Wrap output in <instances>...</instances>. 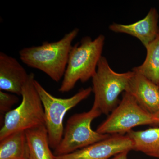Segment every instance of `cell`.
Wrapping results in <instances>:
<instances>
[{
    "instance_id": "4fadbf2b",
    "label": "cell",
    "mask_w": 159,
    "mask_h": 159,
    "mask_svg": "<svg viewBox=\"0 0 159 159\" xmlns=\"http://www.w3.org/2000/svg\"><path fill=\"white\" fill-rule=\"evenodd\" d=\"M126 135L132 141L134 150L159 159V126L145 130H131Z\"/></svg>"
},
{
    "instance_id": "d6986e66",
    "label": "cell",
    "mask_w": 159,
    "mask_h": 159,
    "mask_svg": "<svg viewBox=\"0 0 159 159\" xmlns=\"http://www.w3.org/2000/svg\"><path fill=\"white\" fill-rule=\"evenodd\" d=\"M158 85H159V84Z\"/></svg>"
},
{
    "instance_id": "ac0fdd59",
    "label": "cell",
    "mask_w": 159,
    "mask_h": 159,
    "mask_svg": "<svg viewBox=\"0 0 159 159\" xmlns=\"http://www.w3.org/2000/svg\"><path fill=\"white\" fill-rule=\"evenodd\" d=\"M153 117L155 121L156 124L159 125V111L153 115Z\"/></svg>"
},
{
    "instance_id": "e0dca14e",
    "label": "cell",
    "mask_w": 159,
    "mask_h": 159,
    "mask_svg": "<svg viewBox=\"0 0 159 159\" xmlns=\"http://www.w3.org/2000/svg\"><path fill=\"white\" fill-rule=\"evenodd\" d=\"M129 152L125 151L121 152L114 156L111 159H127V155Z\"/></svg>"
},
{
    "instance_id": "277c9868",
    "label": "cell",
    "mask_w": 159,
    "mask_h": 159,
    "mask_svg": "<svg viewBox=\"0 0 159 159\" xmlns=\"http://www.w3.org/2000/svg\"><path fill=\"white\" fill-rule=\"evenodd\" d=\"M134 74L132 70L123 73L115 72L106 57L102 56L92 78L94 94L93 106L102 114L108 115L111 112L119 105V95L126 91Z\"/></svg>"
},
{
    "instance_id": "2e32d148",
    "label": "cell",
    "mask_w": 159,
    "mask_h": 159,
    "mask_svg": "<svg viewBox=\"0 0 159 159\" xmlns=\"http://www.w3.org/2000/svg\"><path fill=\"white\" fill-rule=\"evenodd\" d=\"M17 95L0 91V112L5 114L11 111V107L19 101Z\"/></svg>"
},
{
    "instance_id": "9c48e42d",
    "label": "cell",
    "mask_w": 159,
    "mask_h": 159,
    "mask_svg": "<svg viewBox=\"0 0 159 159\" xmlns=\"http://www.w3.org/2000/svg\"><path fill=\"white\" fill-rule=\"evenodd\" d=\"M29 76L17 59L0 52V91L21 96Z\"/></svg>"
},
{
    "instance_id": "6da1fadb",
    "label": "cell",
    "mask_w": 159,
    "mask_h": 159,
    "mask_svg": "<svg viewBox=\"0 0 159 159\" xmlns=\"http://www.w3.org/2000/svg\"><path fill=\"white\" fill-rule=\"evenodd\" d=\"M79 31L75 28L57 41H46L40 46L23 48L19 52L20 59L29 67L42 71L58 82L64 77L72 43Z\"/></svg>"
},
{
    "instance_id": "8fae6325",
    "label": "cell",
    "mask_w": 159,
    "mask_h": 159,
    "mask_svg": "<svg viewBox=\"0 0 159 159\" xmlns=\"http://www.w3.org/2000/svg\"><path fill=\"white\" fill-rule=\"evenodd\" d=\"M159 15L157 9L151 8L143 19L130 25L113 23L109 26L111 31L125 33L137 38L145 48L157 37L159 34Z\"/></svg>"
},
{
    "instance_id": "5b68a950",
    "label": "cell",
    "mask_w": 159,
    "mask_h": 159,
    "mask_svg": "<svg viewBox=\"0 0 159 159\" xmlns=\"http://www.w3.org/2000/svg\"><path fill=\"white\" fill-rule=\"evenodd\" d=\"M34 85L41 100L44 111L45 125L50 147L55 149L63 136V120L66 113L87 98L93 92L92 87L80 90L68 98H57L51 95L36 80Z\"/></svg>"
},
{
    "instance_id": "5bb4252c",
    "label": "cell",
    "mask_w": 159,
    "mask_h": 159,
    "mask_svg": "<svg viewBox=\"0 0 159 159\" xmlns=\"http://www.w3.org/2000/svg\"><path fill=\"white\" fill-rule=\"evenodd\" d=\"M25 131L16 132L0 140V159H29Z\"/></svg>"
},
{
    "instance_id": "30bf717a",
    "label": "cell",
    "mask_w": 159,
    "mask_h": 159,
    "mask_svg": "<svg viewBox=\"0 0 159 159\" xmlns=\"http://www.w3.org/2000/svg\"><path fill=\"white\" fill-rule=\"evenodd\" d=\"M134 72L125 92L133 96L142 108L153 115L159 111V85L142 74Z\"/></svg>"
},
{
    "instance_id": "8992f818",
    "label": "cell",
    "mask_w": 159,
    "mask_h": 159,
    "mask_svg": "<svg viewBox=\"0 0 159 159\" xmlns=\"http://www.w3.org/2000/svg\"><path fill=\"white\" fill-rule=\"evenodd\" d=\"M101 114L98 108L93 106L88 111L71 116L67 122L60 143L54 149V155L72 153L110 136V134L99 133L91 127L93 120Z\"/></svg>"
},
{
    "instance_id": "7c38bea8",
    "label": "cell",
    "mask_w": 159,
    "mask_h": 159,
    "mask_svg": "<svg viewBox=\"0 0 159 159\" xmlns=\"http://www.w3.org/2000/svg\"><path fill=\"white\" fill-rule=\"evenodd\" d=\"M29 149V159H55L50 149L45 125L38 126L25 131Z\"/></svg>"
},
{
    "instance_id": "52a82bcc",
    "label": "cell",
    "mask_w": 159,
    "mask_h": 159,
    "mask_svg": "<svg viewBox=\"0 0 159 159\" xmlns=\"http://www.w3.org/2000/svg\"><path fill=\"white\" fill-rule=\"evenodd\" d=\"M152 124H156L153 115L142 108L133 96L125 92L119 105L96 131L104 134L123 135L134 127Z\"/></svg>"
},
{
    "instance_id": "ba28073f",
    "label": "cell",
    "mask_w": 159,
    "mask_h": 159,
    "mask_svg": "<svg viewBox=\"0 0 159 159\" xmlns=\"http://www.w3.org/2000/svg\"><path fill=\"white\" fill-rule=\"evenodd\" d=\"M132 150L133 143L128 136L116 134L72 153L55 156V159H109Z\"/></svg>"
},
{
    "instance_id": "3957f363",
    "label": "cell",
    "mask_w": 159,
    "mask_h": 159,
    "mask_svg": "<svg viewBox=\"0 0 159 159\" xmlns=\"http://www.w3.org/2000/svg\"><path fill=\"white\" fill-rule=\"evenodd\" d=\"M34 74H30L23 87L20 104L5 115L0 140L15 132L45 125L43 107L34 86Z\"/></svg>"
},
{
    "instance_id": "7a4b0ae2",
    "label": "cell",
    "mask_w": 159,
    "mask_h": 159,
    "mask_svg": "<svg viewBox=\"0 0 159 159\" xmlns=\"http://www.w3.org/2000/svg\"><path fill=\"white\" fill-rule=\"evenodd\" d=\"M105 39L102 34L94 40L86 36L72 46L59 92L67 93L74 88L78 81L84 83L93 78L102 56Z\"/></svg>"
},
{
    "instance_id": "9a60e30c",
    "label": "cell",
    "mask_w": 159,
    "mask_h": 159,
    "mask_svg": "<svg viewBox=\"0 0 159 159\" xmlns=\"http://www.w3.org/2000/svg\"><path fill=\"white\" fill-rule=\"evenodd\" d=\"M146 49V56L141 65L135 67L132 70L138 72L158 85L159 84V34Z\"/></svg>"
},
{
    "instance_id": "ffe728a7",
    "label": "cell",
    "mask_w": 159,
    "mask_h": 159,
    "mask_svg": "<svg viewBox=\"0 0 159 159\" xmlns=\"http://www.w3.org/2000/svg\"></svg>"
}]
</instances>
